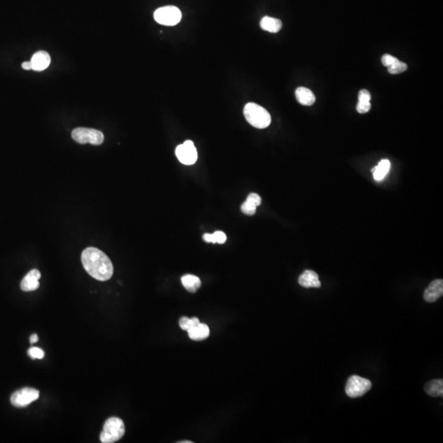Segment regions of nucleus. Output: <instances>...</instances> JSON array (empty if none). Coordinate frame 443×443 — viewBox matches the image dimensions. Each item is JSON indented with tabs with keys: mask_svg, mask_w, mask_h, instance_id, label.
Returning <instances> with one entry per match:
<instances>
[{
	"mask_svg": "<svg viewBox=\"0 0 443 443\" xmlns=\"http://www.w3.org/2000/svg\"><path fill=\"white\" fill-rule=\"evenodd\" d=\"M82 263L86 271L94 279L105 282L113 276V263L99 249L94 247L85 249L82 253Z\"/></svg>",
	"mask_w": 443,
	"mask_h": 443,
	"instance_id": "nucleus-1",
	"label": "nucleus"
},
{
	"mask_svg": "<svg viewBox=\"0 0 443 443\" xmlns=\"http://www.w3.org/2000/svg\"><path fill=\"white\" fill-rule=\"evenodd\" d=\"M244 116L251 126L264 129L270 125L271 116L265 108L255 103H248L244 108Z\"/></svg>",
	"mask_w": 443,
	"mask_h": 443,
	"instance_id": "nucleus-2",
	"label": "nucleus"
},
{
	"mask_svg": "<svg viewBox=\"0 0 443 443\" xmlns=\"http://www.w3.org/2000/svg\"><path fill=\"white\" fill-rule=\"evenodd\" d=\"M125 434V425L122 419L112 417L107 419L104 429L100 434V441L103 443H113L118 442Z\"/></svg>",
	"mask_w": 443,
	"mask_h": 443,
	"instance_id": "nucleus-3",
	"label": "nucleus"
},
{
	"mask_svg": "<svg viewBox=\"0 0 443 443\" xmlns=\"http://www.w3.org/2000/svg\"><path fill=\"white\" fill-rule=\"evenodd\" d=\"M72 137L79 144H91L93 145H101L104 142V134L100 131L91 128H77L73 131Z\"/></svg>",
	"mask_w": 443,
	"mask_h": 443,
	"instance_id": "nucleus-4",
	"label": "nucleus"
},
{
	"mask_svg": "<svg viewBox=\"0 0 443 443\" xmlns=\"http://www.w3.org/2000/svg\"><path fill=\"white\" fill-rule=\"evenodd\" d=\"M372 388V383L367 378L359 376L350 377L346 385V393L351 398H357L364 396Z\"/></svg>",
	"mask_w": 443,
	"mask_h": 443,
	"instance_id": "nucleus-5",
	"label": "nucleus"
},
{
	"mask_svg": "<svg viewBox=\"0 0 443 443\" xmlns=\"http://www.w3.org/2000/svg\"><path fill=\"white\" fill-rule=\"evenodd\" d=\"M154 20L158 23L164 26H175L181 19V12L179 8L174 6L160 7L154 12Z\"/></svg>",
	"mask_w": 443,
	"mask_h": 443,
	"instance_id": "nucleus-6",
	"label": "nucleus"
},
{
	"mask_svg": "<svg viewBox=\"0 0 443 443\" xmlns=\"http://www.w3.org/2000/svg\"><path fill=\"white\" fill-rule=\"evenodd\" d=\"M40 393L34 388H26L17 391L11 397V403L16 407H26L37 400Z\"/></svg>",
	"mask_w": 443,
	"mask_h": 443,
	"instance_id": "nucleus-7",
	"label": "nucleus"
},
{
	"mask_svg": "<svg viewBox=\"0 0 443 443\" xmlns=\"http://www.w3.org/2000/svg\"><path fill=\"white\" fill-rule=\"evenodd\" d=\"M176 156L185 165H192L197 160V150L191 140H186L176 148Z\"/></svg>",
	"mask_w": 443,
	"mask_h": 443,
	"instance_id": "nucleus-8",
	"label": "nucleus"
},
{
	"mask_svg": "<svg viewBox=\"0 0 443 443\" xmlns=\"http://www.w3.org/2000/svg\"><path fill=\"white\" fill-rule=\"evenodd\" d=\"M443 295V281L442 279L434 280L424 291V298L429 303L435 302Z\"/></svg>",
	"mask_w": 443,
	"mask_h": 443,
	"instance_id": "nucleus-9",
	"label": "nucleus"
},
{
	"mask_svg": "<svg viewBox=\"0 0 443 443\" xmlns=\"http://www.w3.org/2000/svg\"><path fill=\"white\" fill-rule=\"evenodd\" d=\"M41 277V273L38 269L30 271L21 282V289L23 292H32L38 289L40 287L39 280Z\"/></svg>",
	"mask_w": 443,
	"mask_h": 443,
	"instance_id": "nucleus-10",
	"label": "nucleus"
},
{
	"mask_svg": "<svg viewBox=\"0 0 443 443\" xmlns=\"http://www.w3.org/2000/svg\"><path fill=\"white\" fill-rule=\"evenodd\" d=\"M32 70L37 72L45 70L48 66L50 65L51 58L45 51H38L32 56Z\"/></svg>",
	"mask_w": 443,
	"mask_h": 443,
	"instance_id": "nucleus-11",
	"label": "nucleus"
},
{
	"mask_svg": "<svg viewBox=\"0 0 443 443\" xmlns=\"http://www.w3.org/2000/svg\"><path fill=\"white\" fill-rule=\"evenodd\" d=\"M299 284L305 288H319L321 287V282L317 272L312 270H306L299 277Z\"/></svg>",
	"mask_w": 443,
	"mask_h": 443,
	"instance_id": "nucleus-12",
	"label": "nucleus"
},
{
	"mask_svg": "<svg viewBox=\"0 0 443 443\" xmlns=\"http://www.w3.org/2000/svg\"><path fill=\"white\" fill-rule=\"evenodd\" d=\"M261 197L258 194L251 193L247 196L246 201L241 205V211L246 215H254L256 213V209L261 205Z\"/></svg>",
	"mask_w": 443,
	"mask_h": 443,
	"instance_id": "nucleus-13",
	"label": "nucleus"
},
{
	"mask_svg": "<svg viewBox=\"0 0 443 443\" xmlns=\"http://www.w3.org/2000/svg\"><path fill=\"white\" fill-rule=\"evenodd\" d=\"M297 101L305 106H311L315 103L316 97L312 90L306 87H298L296 90Z\"/></svg>",
	"mask_w": 443,
	"mask_h": 443,
	"instance_id": "nucleus-14",
	"label": "nucleus"
},
{
	"mask_svg": "<svg viewBox=\"0 0 443 443\" xmlns=\"http://www.w3.org/2000/svg\"><path fill=\"white\" fill-rule=\"evenodd\" d=\"M188 336L193 341H202L210 336V328L205 323H198L187 331Z\"/></svg>",
	"mask_w": 443,
	"mask_h": 443,
	"instance_id": "nucleus-15",
	"label": "nucleus"
},
{
	"mask_svg": "<svg viewBox=\"0 0 443 443\" xmlns=\"http://www.w3.org/2000/svg\"><path fill=\"white\" fill-rule=\"evenodd\" d=\"M260 27L264 31L271 32V33H277L282 29V22L281 20L273 18L271 17H263L260 21Z\"/></svg>",
	"mask_w": 443,
	"mask_h": 443,
	"instance_id": "nucleus-16",
	"label": "nucleus"
},
{
	"mask_svg": "<svg viewBox=\"0 0 443 443\" xmlns=\"http://www.w3.org/2000/svg\"><path fill=\"white\" fill-rule=\"evenodd\" d=\"M425 392L428 395L433 398L443 397V380L435 379L432 380L425 385Z\"/></svg>",
	"mask_w": 443,
	"mask_h": 443,
	"instance_id": "nucleus-17",
	"label": "nucleus"
},
{
	"mask_svg": "<svg viewBox=\"0 0 443 443\" xmlns=\"http://www.w3.org/2000/svg\"><path fill=\"white\" fill-rule=\"evenodd\" d=\"M181 283L186 291L191 293L196 292L201 286V281L197 276L191 274L184 275L181 277Z\"/></svg>",
	"mask_w": 443,
	"mask_h": 443,
	"instance_id": "nucleus-18",
	"label": "nucleus"
},
{
	"mask_svg": "<svg viewBox=\"0 0 443 443\" xmlns=\"http://www.w3.org/2000/svg\"><path fill=\"white\" fill-rule=\"evenodd\" d=\"M391 164L388 159H383L379 162L378 166L373 169V178L376 181H382L390 170Z\"/></svg>",
	"mask_w": 443,
	"mask_h": 443,
	"instance_id": "nucleus-19",
	"label": "nucleus"
},
{
	"mask_svg": "<svg viewBox=\"0 0 443 443\" xmlns=\"http://www.w3.org/2000/svg\"><path fill=\"white\" fill-rule=\"evenodd\" d=\"M203 238L208 243L212 242V243L224 244L226 241V234L221 231H215V233L213 234L205 233Z\"/></svg>",
	"mask_w": 443,
	"mask_h": 443,
	"instance_id": "nucleus-20",
	"label": "nucleus"
},
{
	"mask_svg": "<svg viewBox=\"0 0 443 443\" xmlns=\"http://www.w3.org/2000/svg\"><path fill=\"white\" fill-rule=\"evenodd\" d=\"M407 68H408V66L406 63L401 62L399 59H397L395 63L392 64L390 67H388V73L390 74L395 75L404 73L407 70Z\"/></svg>",
	"mask_w": 443,
	"mask_h": 443,
	"instance_id": "nucleus-21",
	"label": "nucleus"
},
{
	"mask_svg": "<svg viewBox=\"0 0 443 443\" xmlns=\"http://www.w3.org/2000/svg\"><path fill=\"white\" fill-rule=\"evenodd\" d=\"M200 320L197 318H189L187 317H182L179 321V325L181 327V329L188 331L190 328H192L194 326L197 325L198 323H200Z\"/></svg>",
	"mask_w": 443,
	"mask_h": 443,
	"instance_id": "nucleus-22",
	"label": "nucleus"
},
{
	"mask_svg": "<svg viewBox=\"0 0 443 443\" xmlns=\"http://www.w3.org/2000/svg\"><path fill=\"white\" fill-rule=\"evenodd\" d=\"M28 354L32 359H43L44 357V352L39 347H32L28 350Z\"/></svg>",
	"mask_w": 443,
	"mask_h": 443,
	"instance_id": "nucleus-23",
	"label": "nucleus"
},
{
	"mask_svg": "<svg viewBox=\"0 0 443 443\" xmlns=\"http://www.w3.org/2000/svg\"><path fill=\"white\" fill-rule=\"evenodd\" d=\"M371 109L370 101H358L356 109L358 113H366L369 112Z\"/></svg>",
	"mask_w": 443,
	"mask_h": 443,
	"instance_id": "nucleus-24",
	"label": "nucleus"
},
{
	"mask_svg": "<svg viewBox=\"0 0 443 443\" xmlns=\"http://www.w3.org/2000/svg\"><path fill=\"white\" fill-rule=\"evenodd\" d=\"M397 59L398 58H395L394 56L390 55V54H384L383 56V58H382V63H383V66L388 68V67H390L392 64L395 63Z\"/></svg>",
	"mask_w": 443,
	"mask_h": 443,
	"instance_id": "nucleus-25",
	"label": "nucleus"
},
{
	"mask_svg": "<svg viewBox=\"0 0 443 443\" xmlns=\"http://www.w3.org/2000/svg\"><path fill=\"white\" fill-rule=\"evenodd\" d=\"M370 100L371 94L369 90L364 89H361V90L359 92L358 101H370Z\"/></svg>",
	"mask_w": 443,
	"mask_h": 443,
	"instance_id": "nucleus-26",
	"label": "nucleus"
},
{
	"mask_svg": "<svg viewBox=\"0 0 443 443\" xmlns=\"http://www.w3.org/2000/svg\"><path fill=\"white\" fill-rule=\"evenodd\" d=\"M22 67L25 70H32V66L31 61H30V62H24V63H22Z\"/></svg>",
	"mask_w": 443,
	"mask_h": 443,
	"instance_id": "nucleus-27",
	"label": "nucleus"
},
{
	"mask_svg": "<svg viewBox=\"0 0 443 443\" xmlns=\"http://www.w3.org/2000/svg\"><path fill=\"white\" fill-rule=\"evenodd\" d=\"M30 341H31V343H36V342H38V336L37 334L32 335V337L30 338Z\"/></svg>",
	"mask_w": 443,
	"mask_h": 443,
	"instance_id": "nucleus-28",
	"label": "nucleus"
},
{
	"mask_svg": "<svg viewBox=\"0 0 443 443\" xmlns=\"http://www.w3.org/2000/svg\"><path fill=\"white\" fill-rule=\"evenodd\" d=\"M192 443V442H190V441H182V442H180V443Z\"/></svg>",
	"mask_w": 443,
	"mask_h": 443,
	"instance_id": "nucleus-29",
	"label": "nucleus"
}]
</instances>
